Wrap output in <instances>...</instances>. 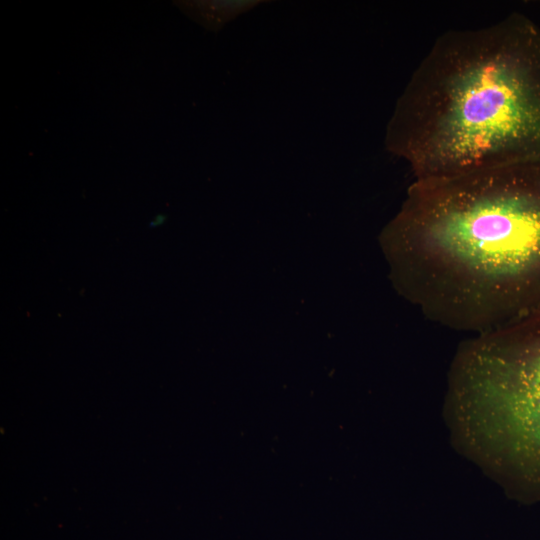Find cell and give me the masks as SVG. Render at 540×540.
Instances as JSON below:
<instances>
[{"instance_id":"1","label":"cell","mask_w":540,"mask_h":540,"mask_svg":"<svg viewBox=\"0 0 540 540\" xmlns=\"http://www.w3.org/2000/svg\"><path fill=\"white\" fill-rule=\"evenodd\" d=\"M398 280L432 321L477 335L540 311V161L414 179L389 228Z\"/></svg>"},{"instance_id":"2","label":"cell","mask_w":540,"mask_h":540,"mask_svg":"<svg viewBox=\"0 0 540 540\" xmlns=\"http://www.w3.org/2000/svg\"><path fill=\"white\" fill-rule=\"evenodd\" d=\"M414 179L540 161V27L512 12L439 35L387 129Z\"/></svg>"},{"instance_id":"3","label":"cell","mask_w":540,"mask_h":540,"mask_svg":"<svg viewBox=\"0 0 540 540\" xmlns=\"http://www.w3.org/2000/svg\"><path fill=\"white\" fill-rule=\"evenodd\" d=\"M449 399L463 438L515 497L540 501V311L465 344Z\"/></svg>"},{"instance_id":"4","label":"cell","mask_w":540,"mask_h":540,"mask_svg":"<svg viewBox=\"0 0 540 540\" xmlns=\"http://www.w3.org/2000/svg\"><path fill=\"white\" fill-rule=\"evenodd\" d=\"M163 220H164V217H163V216H161V215L156 216V217L151 221L150 225H151L152 227L157 226V225H158L160 222H162Z\"/></svg>"}]
</instances>
